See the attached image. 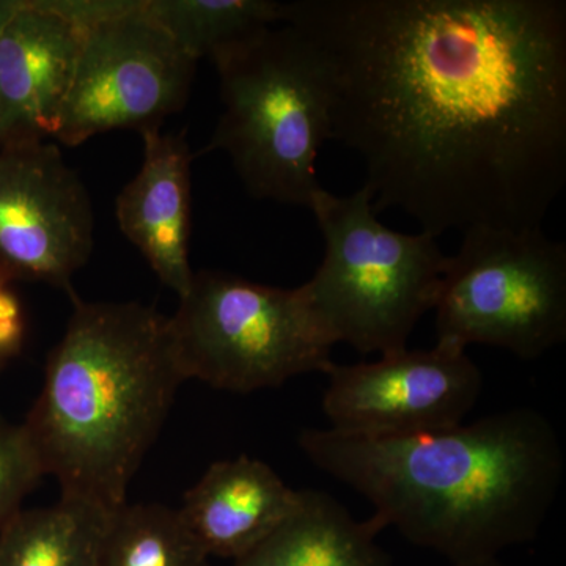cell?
Returning a JSON list of instances; mask_svg holds the SVG:
<instances>
[{
    "label": "cell",
    "instance_id": "cell-1",
    "mask_svg": "<svg viewBox=\"0 0 566 566\" xmlns=\"http://www.w3.org/2000/svg\"><path fill=\"white\" fill-rule=\"evenodd\" d=\"M331 140L422 232L542 229L566 182V3L294 0Z\"/></svg>",
    "mask_w": 566,
    "mask_h": 566
},
{
    "label": "cell",
    "instance_id": "cell-2",
    "mask_svg": "<svg viewBox=\"0 0 566 566\" xmlns=\"http://www.w3.org/2000/svg\"><path fill=\"white\" fill-rule=\"evenodd\" d=\"M297 442L319 471L363 494L385 528L452 565L535 539L565 475L556 430L531 408L400 438L307 428Z\"/></svg>",
    "mask_w": 566,
    "mask_h": 566
},
{
    "label": "cell",
    "instance_id": "cell-3",
    "mask_svg": "<svg viewBox=\"0 0 566 566\" xmlns=\"http://www.w3.org/2000/svg\"><path fill=\"white\" fill-rule=\"evenodd\" d=\"M69 292L73 312L22 427L62 497L114 512L188 379L169 316Z\"/></svg>",
    "mask_w": 566,
    "mask_h": 566
},
{
    "label": "cell",
    "instance_id": "cell-4",
    "mask_svg": "<svg viewBox=\"0 0 566 566\" xmlns=\"http://www.w3.org/2000/svg\"><path fill=\"white\" fill-rule=\"evenodd\" d=\"M211 62L223 111L200 153H226L255 199L308 208L323 188L316 161L331 140L329 95L314 51L292 25L277 24Z\"/></svg>",
    "mask_w": 566,
    "mask_h": 566
},
{
    "label": "cell",
    "instance_id": "cell-5",
    "mask_svg": "<svg viewBox=\"0 0 566 566\" xmlns=\"http://www.w3.org/2000/svg\"><path fill=\"white\" fill-rule=\"evenodd\" d=\"M308 210L324 256L303 289L334 344L381 356L408 348L417 323L433 311L449 260L438 238L386 227L365 186L349 196L322 188Z\"/></svg>",
    "mask_w": 566,
    "mask_h": 566
},
{
    "label": "cell",
    "instance_id": "cell-6",
    "mask_svg": "<svg viewBox=\"0 0 566 566\" xmlns=\"http://www.w3.org/2000/svg\"><path fill=\"white\" fill-rule=\"evenodd\" d=\"M186 379L251 394L335 364L334 340L303 285L279 289L223 271L193 274L169 316Z\"/></svg>",
    "mask_w": 566,
    "mask_h": 566
},
{
    "label": "cell",
    "instance_id": "cell-7",
    "mask_svg": "<svg viewBox=\"0 0 566 566\" xmlns=\"http://www.w3.org/2000/svg\"><path fill=\"white\" fill-rule=\"evenodd\" d=\"M436 340L535 360L566 338V248L542 229L474 227L447 260Z\"/></svg>",
    "mask_w": 566,
    "mask_h": 566
},
{
    "label": "cell",
    "instance_id": "cell-8",
    "mask_svg": "<svg viewBox=\"0 0 566 566\" xmlns=\"http://www.w3.org/2000/svg\"><path fill=\"white\" fill-rule=\"evenodd\" d=\"M197 62L145 14L128 13L84 32L54 139L77 147L98 134L163 128L191 93Z\"/></svg>",
    "mask_w": 566,
    "mask_h": 566
},
{
    "label": "cell",
    "instance_id": "cell-9",
    "mask_svg": "<svg viewBox=\"0 0 566 566\" xmlns=\"http://www.w3.org/2000/svg\"><path fill=\"white\" fill-rule=\"evenodd\" d=\"M323 411L346 434L400 438L463 423L483 390V375L465 348L438 342L430 349L385 354L375 363L334 364Z\"/></svg>",
    "mask_w": 566,
    "mask_h": 566
},
{
    "label": "cell",
    "instance_id": "cell-10",
    "mask_svg": "<svg viewBox=\"0 0 566 566\" xmlns=\"http://www.w3.org/2000/svg\"><path fill=\"white\" fill-rule=\"evenodd\" d=\"M92 200L54 144L0 147V275L71 290L95 245Z\"/></svg>",
    "mask_w": 566,
    "mask_h": 566
},
{
    "label": "cell",
    "instance_id": "cell-11",
    "mask_svg": "<svg viewBox=\"0 0 566 566\" xmlns=\"http://www.w3.org/2000/svg\"><path fill=\"white\" fill-rule=\"evenodd\" d=\"M82 40L84 32L44 0H22L0 33V147L55 136Z\"/></svg>",
    "mask_w": 566,
    "mask_h": 566
},
{
    "label": "cell",
    "instance_id": "cell-12",
    "mask_svg": "<svg viewBox=\"0 0 566 566\" xmlns=\"http://www.w3.org/2000/svg\"><path fill=\"white\" fill-rule=\"evenodd\" d=\"M144 161L115 203L122 233L142 252L164 286L185 296L193 274L191 238V164L185 133L163 128L140 134Z\"/></svg>",
    "mask_w": 566,
    "mask_h": 566
},
{
    "label": "cell",
    "instance_id": "cell-13",
    "mask_svg": "<svg viewBox=\"0 0 566 566\" xmlns=\"http://www.w3.org/2000/svg\"><path fill=\"white\" fill-rule=\"evenodd\" d=\"M301 490L248 455L211 464L185 494L186 524L210 557L238 560L293 515Z\"/></svg>",
    "mask_w": 566,
    "mask_h": 566
},
{
    "label": "cell",
    "instance_id": "cell-14",
    "mask_svg": "<svg viewBox=\"0 0 566 566\" xmlns=\"http://www.w3.org/2000/svg\"><path fill=\"white\" fill-rule=\"evenodd\" d=\"M382 531L375 516L354 520L333 495L301 490L293 515L233 566H392Z\"/></svg>",
    "mask_w": 566,
    "mask_h": 566
},
{
    "label": "cell",
    "instance_id": "cell-15",
    "mask_svg": "<svg viewBox=\"0 0 566 566\" xmlns=\"http://www.w3.org/2000/svg\"><path fill=\"white\" fill-rule=\"evenodd\" d=\"M111 513L66 497L21 509L0 531V566H96Z\"/></svg>",
    "mask_w": 566,
    "mask_h": 566
},
{
    "label": "cell",
    "instance_id": "cell-16",
    "mask_svg": "<svg viewBox=\"0 0 566 566\" xmlns=\"http://www.w3.org/2000/svg\"><path fill=\"white\" fill-rule=\"evenodd\" d=\"M275 0H144V11L189 57L199 62L264 29L281 24Z\"/></svg>",
    "mask_w": 566,
    "mask_h": 566
},
{
    "label": "cell",
    "instance_id": "cell-17",
    "mask_svg": "<svg viewBox=\"0 0 566 566\" xmlns=\"http://www.w3.org/2000/svg\"><path fill=\"white\" fill-rule=\"evenodd\" d=\"M96 566H211L180 509L129 504L111 513Z\"/></svg>",
    "mask_w": 566,
    "mask_h": 566
},
{
    "label": "cell",
    "instance_id": "cell-18",
    "mask_svg": "<svg viewBox=\"0 0 566 566\" xmlns=\"http://www.w3.org/2000/svg\"><path fill=\"white\" fill-rule=\"evenodd\" d=\"M41 476L43 465L22 423L0 420V531L20 512Z\"/></svg>",
    "mask_w": 566,
    "mask_h": 566
},
{
    "label": "cell",
    "instance_id": "cell-19",
    "mask_svg": "<svg viewBox=\"0 0 566 566\" xmlns=\"http://www.w3.org/2000/svg\"><path fill=\"white\" fill-rule=\"evenodd\" d=\"M140 0H44L48 9L85 32L102 22L128 13Z\"/></svg>",
    "mask_w": 566,
    "mask_h": 566
},
{
    "label": "cell",
    "instance_id": "cell-20",
    "mask_svg": "<svg viewBox=\"0 0 566 566\" xmlns=\"http://www.w3.org/2000/svg\"><path fill=\"white\" fill-rule=\"evenodd\" d=\"M24 338V308L13 283L0 275V371L21 353Z\"/></svg>",
    "mask_w": 566,
    "mask_h": 566
},
{
    "label": "cell",
    "instance_id": "cell-21",
    "mask_svg": "<svg viewBox=\"0 0 566 566\" xmlns=\"http://www.w3.org/2000/svg\"><path fill=\"white\" fill-rule=\"evenodd\" d=\"M22 0H0V33L21 9Z\"/></svg>",
    "mask_w": 566,
    "mask_h": 566
},
{
    "label": "cell",
    "instance_id": "cell-22",
    "mask_svg": "<svg viewBox=\"0 0 566 566\" xmlns=\"http://www.w3.org/2000/svg\"><path fill=\"white\" fill-rule=\"evenodd\" d=\"M452 566H510L504 564L499 557L480 558V560L463 562V564H455Z\"/></svg>",
    "mask_w": 566,
    "mask_h": 566
}]
</instances>
